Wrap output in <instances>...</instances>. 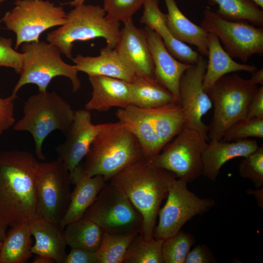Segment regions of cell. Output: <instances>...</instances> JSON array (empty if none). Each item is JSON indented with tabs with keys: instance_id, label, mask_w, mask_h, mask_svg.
<instances>
[{
	"instance_id": "6da1fadb",
	"label": "cell",
	"mask_w": 263,
	"mask_h": 263,
	"mask_svg": "<svg viewBox=\"0 0 263 263\" xmlns=\"http://www.w3.org/2000/svg\"><path fill=\"white\" fill-rule=\"evenodd\" d=\"M39 162L30 152H0V220L11 227L39 218L35 178Z\"/></svg>"
},
{
	"instance_id": "7a4b0ae2",
	"label": "cell",
	"mask_w": 263,
	"mask_h": 263,
	"mask_svg": "<svg viewBox=\"0 0 263 263\" xmlns=\"http://www.w3.org/2000/svg\"><path fill=\"white\" fill-rule=\"evenodd\" d=\"M177 178L171 172L158 168L144 158L112 177L109 181L121 190L140 212L143 225L139 233L144 238H153L156 219L162 201Z\"/></svg>"
},
{
	"instance_id": "3957f363",
	"label": "cell",
	"mask_w": 263,
	"mask_h": 263,
	"mask_svg": "<svg viewBox=\"0 0 263 263\" xmlns=\"http://www.w3.org/2000/svg\"><path fill=\"white\" fill-rule=\"evenodd\" d=\"M145 158L140 143L119 121L106 123L80 165L89 176H103L107 182L131 164Z\"/></svg>"
},
{
	"instance_id": "277c9868",
	"label": "cell",
	"mask_w": 263,
	"mask_h": 263,
	"mask_svg": "<svg viewBox=\"0 0 263 263\" xmlns=\"http://www.w3.org/2000/svg\"><path fill=\"white\" fill-rule=\"evenodd\" d=\"M120 22L109 20L102 7L83 4L67 14L66 22L47 35L46 40L72 59L74 43L103 38L106 47L114 49L118 42Z\"/></svg>"
},
{
	"instance_id": "5b68a950",
	"label": "cell",
	"mask_w": 263,
	"mask_h": 263,
	"mask_svg": "<svg viewBox=\"0 0 263 263\" xmlns=\"http://www.w3.org/2000/svg\"><path fill=\"white\" fill-rule=\"evenodd\" d=\"M75 111L55 92H39L30 96L23 108V116L13 127L16 131L27 132L34 138L36 154L45 159L42 144L52 132L59 130L65 135L74 120Z\"/></svg>"
},
{
	"instance_id": "8992f818",
	"label": "cell",
	"mask_w": 263,
	"mask_h": 263,
	"mask_svg": "<svg viewBox=\"0 0 263 263\" xmlns=\"http://www.w3.org/2000/svg\"><path fill=\"white\" fill-rule=\"evenodd\" d=\"M258 88L249 79L236 73L220 78L207 92L214 106L208 126L210 140H221L225 132L238 121L246 118L250 103Z\"/></svg>"
},
{
	"instance_id": "52a82bcc",
	"label": "cell",
	"mask_w": 263,
	"mask_h": 263,
	"mask_svg": "<svg viewBox=\"0 0 263 263\" xmlns=\"http://www.w3.org/2000/svg\"><path fill=\"white\" fill-rule=\"evenodd\" d=\"M24 56L20 77L14 87L11 96L16 98L17 93L24 85H37L39 92H46L52 80L62 76L69 78L73 92H76L81 83L79 72L75 65L69 64L61 58V52L55 45L44 41H35L22 44Z\"/></svg>"
},
{
	"instance_id": "ba28073f",
	"label": "cell",
	"mask_w": 263,
	"mask_h": 263,
	"mask_svg": "<svg viewBox=\"0 0 263 263\" xmlns=\"http://www.w3.org/2000/svg\"><path fill=\"white\" fill-rule=\"evenodd\" d=\"M0 20L16 36L15 49L25 42L38 41L44 31L63 24L67 13L49 0H16Z\"/></svg>"
},
{
	"instance_id": "9c48e42d",
	"label": "cell",
	"mask_w": 263,
	"mask_h": 263,
	"mask_svg": "<svg viewBox=\"0 0 263 263\" xmlns=\"http://www.w3.org/2000/svg\"><path fill=\"white\" fill-rule=\"evenodd\" d=\"M83 217L100 226L105 232L129 234L140 233L143 218L126 195L107 182Z\"/></svg>"
},
{
	"instance_id": "30bf717a",
	"label": "cell",
	"mask_w": 263,
	"mask_h": 263,
	"mask_svg": "<svg viewBox=\"0 0 263 263\" xmlns=\"http://www.w3.org/2000/svg\"><path fill=\"white\" fill-rule=\"evenodd\" d=\"M71 183L70 172L58 159L39 163L35 185L39 218L60 223L70 203Z\"/></svg>"
},
{
	"instance_id": "8fae6325",
	"label": "cell",
	"mask_w": 263,
	"mask_h": 263,
	"mask_svg": "<svg viewBox=\"0 0 263 263\" xmlns=\"http://www.w3.org/2000/svg\"><path fill=\"white\" fill-rule=\"evenodd\" d=\"M207 142L197 130L185 127L159 154L147 159L154 166L169 171L177 178L189 183L202 175V155Z\"/></svg>"
},
{
	"instance_id": "7c38bea8",
	"label": "cell",
	"mask_w": 263,
	"mask_h": 263,
	"mask_svg": "<svg viewBox=\"0 0 263 263\" xmlns=\"http://www.w3.org/2000/svg\"><path fill=\"white\" fill-rule=\"evenodd\" d=\"M215 34L223 48L232 58L244 62L254 55H263V28L244 21L225 19L209 8L203 11L200 25Z\"/></svg>"
},
{
	"instance_id": "4fadbf2b",
	"label": "cell",
	"mask_w": 263,
	"mask_h": 263,
	"mask_svg": "<svg viewBox=\"0 0 263 263\" xmlns=\"http://www.w3.org/2000/svg\"><path fill=\"white\" fill-rule=\"evenodd\" d=\"M167 199L158 212L159 222L153 234L156 239L175 235L193 217L207 213L216 205L212 199L198 196L188 189L186 182L178 178L171 183Z\"/></svg>"
},
{
	"instance_id": "5bb4252c",
	"label": "cell",
	"mask_w": 263,
	"mask_h": 263,
	"mask_svg": "<svg viewBox=\"0 0 263 263\" xmlns=\"http://www.w3.org/2000/svg\"><path fill=\"white\" fill-rule=\"evenodd\" d=\"M207 64V60L200 55L198 62L184 73L179 85V104L185 113V127L197 130L209 142L208 126L202 120L213 105L203 86Z\"/></svg>"
},
{
	"instance_id": "9a60e30c",
	"label": "cell",
	"mask_w": 263,
	"mask_h": 263,
	"mask_svg": "<svg viewBox=\"0 0 263 263\" xmlns=\"http://www.w3.org/2000/svg\"><path fill=\"white\" fill-rule=\"evenodd\" d=\"M105 125L93 124L89 111L84 109L75 111L74 120L66 134V140L56 148L57 159L71 173L84 158L92 143Z\"/></svg>"
},
{
	"instance_id": "2e32d148",
	"label": "cell",
	"mask_w": 263,
	"mask_h": 263,
	"mask_svg": "<svg viewBox=\"0 0 263 263\" xmlns=\"http://www.w3.org/2000/svg\"><path fill=\"white\" fill-rule=\"evenodd\" d=\"M114 49L136 75L155 78L153 62L145 31L136 27L132 20L124 23Z\"/></svg>"
},
{
	"instance_id": "e0dca14e",
	"label": "cell",
	"mask_w": 263,
	"mask_h": 263,
	"mask_svg": "<svg viewBox=\"0 0 263 263\" xmlns=\"http://www.w3.org/2000/svg\"><path fill=\"white\" fill-rule=\"evenodd\" d=\"M144 30L153 62L154 77L171 93L176 102L179 103L180 79L191 65L181 62L173 57L161 37L153 30L146 26Z\"/></svg>"
},
{
	"instance_id": "ac0fdd59",
	"label": "cell",
	"mask_w": 263,
	"mask_h": 263,
	"mask_svg": "<svg viewBox=\"0 0 263 263\" xmlns=\"http://www.w3.org/2000/svg\"><path fill=\"white\" fill-rule=\"evenodd\" d=\"M71 176L72 183L75 187L71 192L67 211L59 224L63 228L68 224L83 217L107 182L102 175L89 176L85 174L80 164L74 169Z\"/></svg>"
},
{
	"instance_id": "d6986e66",
	"label": "cell",
	"mask_w": 263,
	"mask_h": 263,
	"mask_svg": "<svg viewBox=\"0 0 263 263\" xmlns=\"http://www.w3.org/2000/svg\"><path fill=\"white\" fill-rule=\"evenodd\" d=\"M89 79L93 91L85 109L106 112L113 107L124 108L132 105L129 82L102 75L90 76Z\"/></svg>"
},
{
	"instance_id": "ffe728a7",
	"label": "cell",
	"mask_w": 263,
	"mask_h": 263,
	"mask_svg": "<svg viewBox=\"0 0 263 263\" xmlns=\"http://www.w3.org/2000/svg\"><path fill=\"white\" fill-rule=\"evenodd\" d=\"M140 22L155 31L162 38L166 47L178 60L185 64H196L200 54L186 43L175 38L166 23V14L159 7V0H146Z\"/></svg>"
},
{
	"instance_id": "44dd1931",
	"label": "cell",
	"mask_w": 263,
	"mask_h": 263,
	"mask_svg": "<svg viewBox=\"0 0 263 263\" xmlns=\"http://www.w3.org/2000/svg\"><path fill=\"white\" fill-rule=\"evenodd\" d=\"M258 147L255 140L248 139L229 142L210 140L202 155V175L214 181L226 162L235 158L244 157Z\"/></svg>"
},
{
	"instance_id": "7402d4cb",
	"label": "cell",
	"mask_w": 263,
	"mask_h": 263,
	"mask_svg": "<svg viewBox=\"0 0 263 263\" xmlns=\"http://www.w3.org/2000/svg\"><path fill=\"white\" fill-rule=\"evenodd\" d=\"M119 121L136 137L145 158L150 159L163 149L147 109L133 105L119 108L116 113Z\"/></svg>"
},
{
	"instance_id": "603a6c76",
	"label": "cell",
	"mask_w": 263,
	"mask_h": 263,
	"mask_svg": "<svg viewBox=\"0 0 263 263\" xmlns=\"http://www.w3.org/2000/svg\"><path fill=\"white\" fill-rule=\"evenodd\" d=\"M78 72L90 76L102 75L130 82L136 75L124 63L114 49L105 47L95 56L78 54L72 59Z\"/></svg>"
},
{
	"instance_id": "cb8c5ba5",
	"label": "cell",
	"mask_w": 263,
	"mask_h": 263,
	"mask_svg": "<svg viewBox=\"0 0 263 263\" xmlns=\"http://www.w3.org/2000/svg\"><path fill=\"white\" fill-rule=\"evenodd\" d=\"M207 49L208 59L203 82L207 93L220 78L229 73L241 71L252 73L257 69L254 65L234 61L214 33H208Z\"/></svg>"
},
{
	"instance_id": "d4e9b609",
	"label": "cell",
	"mask_w": 263,
	"mask_h": 263,
	"mask_svg": "<svg viewBox=\"0 0 263 263\" xmlns=\"http://www.w3.org/2000/svg\"><path fill=\"white\" fill-rule=\"evenodd\" d=\"M29 226L35 240L32 247V253L50 257L56 263H63L67 254L64 228L59 224L41 218L35 220Z\"/></svg>"
},
{
	"instance_id": "484cf974",
	"label": "cell",
	"mask_w": 263,
	"mask_h": 263,
	"mask_svg": "<svg viewBox=\"0 0 263 263\" xmlns=\"http://www.w3.org/2000/svg\"><path fill=\"white\" fill-rule=\"evenodd\" d=\"M164 0L167 25L171 34L177 40L195 46L199 54L207 56L208 32L186 17L175 0Z\"/></svg>"
},
{
	"instance_id": "4316f807",
	"label": "cell",
	"mask_w": 263,
	"mask_h": 263,
	"mask_svg": "<svg viewBox=\"0 0 263 263\" xmlns=\"http://www.w3.org/2000/svg\"><path fill=\"white\" fill-rule=\"evenodd\" d=\"M129 83L132 105L152 109L176 102L171 93L155 78L136 75Z\"/></svg>"
},
{
	"instance_id": "83f0119b",
	"label": "cell",
	"mask_w": 263,
	"mask_h": 263,
	"mask_svg": "<svg viewBox=\"0 0 263 263\" xmlns=\"http://www.w3.org/2000/svg\"><path fill=\"white\" fill-rule=\"evenodd\" d=\"M147 109L163 148L185 128V113L178 103Z\"/></svg>"
},
{
	"instance_id": "f1b7e54d",
	"label": "cell",
	"mask_w": 263,
	"mask_h": 263,
	"mask_svg": "<svg viewBox=\"0 0 263 263\" xmlns=\"http://www.w3.org/2000/svg\"><path fill=\"white\" fill-rule=\"evenodd\" d=\"M29 224L12 227L2 242L0 263H25L32 256Z\"/></svg>"
},
{
	"instance_id": "f546056e",
	"label": "cell",
	"mask_w": 263,
	"mask_h": 263,
	"mask_svg": "<svg viewBox=\"0 0 263 263\" xmlns=\"http://www.w3.org/2000/svg\"><path fill=\"white\" fill-rule=\"evenodd\" d=\"M64 230L67 245L96 252L98 249L104 231L97 224L82 217L68 224Z\"/></svg>"
},
{
	"instance_id": "4dcf8cb0",
	"label": "cell",
	"mask_w": 263,
	"mask_h": 263,
	"mask_svg": "<svg viewBox=\"0 0 263 263\" xmlns=\"http://www.w3.org/2000/svg\"><path fill=\"white\" fill-rule=\"evenodd\" d=\"M217 5L215 12L231 21H244L257 27L263 26V11L252 0H204Z\"/></svg>"
},
{
	"instance_id": "1f68e13d",
	"label": "cell",
	"mask_w": 263,
	"mask_h": 263,
	"mask_svg": "<svg viewBox=\"0 0 263 263\" xmlns=\"http://www.w3.org/2000/svg\"><path fill=\"white\" fill-rule=\"evenodd\" d=\"M164 240L144 238L139 233L132 239L123 263H164L162 253Z\"/></svg>"
},
{
	"instance_id": "d6a6232c",
	"label": "cell",
	"mask_w": 263,
	"mask_h": 263,
	"mask_svg": "<svg viewBox=\"0 0 263 263\" xmlns=\"http://www.w3.org/2000/svg\"><path fill=\"white\" fill-rule=\"evenodd\" d=\"M138 233L119 234L104 232L96 251L98 263H123L130 244Z\"/></svg>"
},
{
	"instance_id": "836d02e7",
	"label": "cell",
	"mask_w": 263,
	"mask_h": 263,
	"mask_svg": "<svg viewBox=\"0 0 263 263\" xmlns=\"http://www.w3.org/2000/svg\"><path fill=\"white\" fill-rule=\"evenodd\" d=\"M195 243L194 236L180 230L164 240L162 253L164 263H184L191 246Z\"/></svg>"
},
{
	"instance_id": "e575fe53",
	"label": "cell",
	"mask_w": 263,
	"mask_h": 263,
	"mask_svg": "<svg viewBox=\"0 0 263 263\" xmlns=\"http://www.w3.org/2000/svg\"><path fill=\"white\" fill-rule=\"evenodd\" d=\"M263 138V117L244 118L236 123L225 132L221 140L229 142Z\"/></svg>"
},
{
	"instance_id": "d590c367",
	"label": "cell",
	"mask_w": 263,
	"mask_h": 263,
	"mask_svg": "<svg viewBox=\"0 0 263 263\" xmlns=\"http://www.w3.org/2000/svg\"><path fill=\"white\" fill-rule=\"evenodd\" d=\"M145 0H104L102 7L108 19L124 23L132 20V16L143 6Z\"/></svg>"
},
{
	"instance_id": "8d00e7d4",
	"label": "cell",
	"mask_w": 263,
	"mask_h": 263,
	"mask_svg": "<svg viewBox=\"0 0 263 263\" xmlns=\"http://www.w3.org/2000/svg\"><path fill=\"white\" fill-rule=\"evenodd\" d=\"M243 158L239 165L240 176L250 180L256 188L263 187V146Z\"/></svg>"
},
{
	"instance_id": "74e56055",
	"label": "cell",
	"mask_w": 263,
	"mask_h": 263,
	"mask_svg": "<svg viewBox=\"0 0 263 263\" xmlns=\"http://www.w3.org/2000/svg\"><path fill=\"white\" fill-rule=\"evenodd\" d=\"M10 38L0 37V66L13 69L20 74L23 63L24 56L12 48Z\"/></svg>"
},
{
	"instance_id": "f35d334b",
	"label": "cell",
	"mask_w": 263,
	"mask_h": 263,
	"mask_svg": "<svg viewBox=\"0 0 263 263\" xmlns=\"http://www.w3.org/2000/svg\"><path fill=\"white\" fill-rule=\"evenodd\" d=\"M15 99L11 95L6 98L0 96V137L16 123L14 102Z\"/></svg>"
},
{
	"instance_id": "ab89813d",
	"label": "cell",
	"mask_w": 263,
	"mask_h": 263,
	"mask_svg": "<svg viewBox=\"0 0 263 263\" xmlns=\"http://www.w3.org/2000/svg\"><path fill=\"white\" fill-rule=\"evenodd\" d=\"M217 260L205 244H198L188 253L184 263H214Z\"/></svg>"
},
{
	"instance_id": "60d3db41",
	"label": "cell",
	"mask_w": 263,
	"mask_h": 263,
	"mask_svg": "<svg viewBox=\"0 0 263 263\" xmlns=\"http://www.w3.org/2000/svg\"><path fill=\"white\" fill-rule=\"evenodd\" d=\"M63 263H98L96 252L80 248H71Z\"/></svg>"
},
{
	"instance_id": "b9f144b4",
	"label": "cell",
	"mask_w": 263,
	"mask_h": 263,
	"mask_svg": "<svg viewBox=\"0 0 263 263\" xmlns=\"http://www.w3.org/2000/svg\"><path fill=\"white\" fill-rule=\"evenodd\" d=\"M263 117V86L258 88L252 98L246 118Z\"/></svg>"
},
{
	"instance_id": "7bdbcfd3",
	"label": "cell",
	"mask_w": 263,
	"mask_h": 263,
	"mask_svg": "<svg viewBox=\"0 0 263 263\" xmlns=\"http://www.w3.org/2000/svg\"><path fill=\"white\" fill-rule=\"evenodd\" d=\"M247 193L250 195H253L257 202L258 207L263 208V187L258 188L256 189H248Z\"/></svg>"
},
{
	"instance_id": "ee69618b",
	"label": "cell",
	"mask_w": 263,
	"mask_h": 263,
	"mask_svg": "<svg viewBox=\"0 0 263 263\" xmlns=\"http://www.w3.org/2000/svg\"><path fill=\"white\" fill-rule=\"evenodd\" d=\"M249 80L255 85H263V69L256 70L252 73V75Z\"/></svg>"
},
{
	"instance_id": "f6af8a7d",
	"label": "cell",
	"mask_w": 263,
	"mask_h": 263,
	"mask_svg": "<svg viewBox=\"0 0 263 263\" xmlns=\"http://www.w3.org/2000/svg\"><path fill=\"white\" fill-rule=\"evenodd\" d=\"M34 263H53L55 261L51 258L40 255H36L33 260Z\"/></svg>"
},
{
	"instance_id": "bcb514c9",
	"label": "cell",
	"mask_w": 263,
	"mask_h": 263,
	"mask_svg": "<svg viewBox=\"0 0 263 263\" xmlns=\"http://www.w3.org/2000/svg\"><path fill=\"white\" fill-rule=\"evenodd\" d=\"M7 226L3 224L0 220V240L3 241L6 237Z\"/></svg>"
},
{
	"instance_id": "7dc6e473",
	"label": "cell",
	"mask_w": 263,
	"mask_h": 263,
	"mask_svg": "<svg viewBox=\"0 0 263 263\" xmlns=\"http://www.w3.org/2000/svg\"><path fill=\"white\" fill-rule=\"evenodd\" d=\"M85 1V0H73L69 2H67V4H70L71 6L75 7L84 4Z\"/></svg>"
},
{
	"instance_id": "c3c4849f",
	"label": "cell",
	"mask_w": 263,
	"mask_h": 263,
	"mask_svg": "<svg viewBox=\"0 0 263 263\" xmlns=\"http://www.w3.org/2000/svg\"><path fill=\"white\" fill-rule=\"evenodd\" d=\"M255 2L259 7L263 9V0H252Z\"/></svg>"
},
{
	"instance_id": "681fc988",
	"label": "cell",
	"mask_w": 263,
	"mask_h": 263,
	"mask_svg": "<svg viewBox=\"0 0 263 263\" xmlns=\"http://www.w3.org/2000/svg\"><path fill=\"white\" fill-rule=\"evenodd\" d=\"M2 242H3L2 241L0 240V252H1V247H2Z\"/></svg>"
},
{
	"instance_id": "f907efd6",
	"label": "cell",
	"mask_w": 263,
	"mask_h": 263,
	"mask_svg": "<svg viewBox=\"0 0 263 263\" xmlns=\"http://www.w3.org/2000/svg\"><path fill=\"white\" fill-rule=\"evenodd\" d=\"M5 0H0V3L5 1Z\"/></svg>"
}]
</instances>
